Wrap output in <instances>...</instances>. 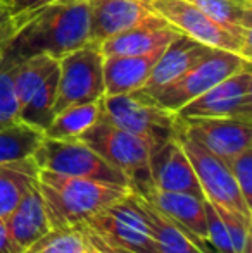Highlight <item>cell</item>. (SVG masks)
I'll use <instances>...</instances> for the list:
<instances>
[{
	"instance_id": "cell-4",
	"label": "cell",
	"mask_w": 252,
	"mask_h": 253,
	"mask_svg": "<svg viewBox=\"0 0 252 253\" xmlns=\"http://www.w3.org/2000/svg\"><path fill=\"white\" fill-rule=\"evenodd\" d=\"M145 5L161 19H164L180 35L192 38L216 50L239 53L251 60L252 33L228 28L205 16L189 0H144Z\"/></svg>"
},
{
	"instance_id": "cell-3",
	"label": "cell",
	"mask_w": 252,
	"mask_h": 253,
	"mask_svg": "<svg viewBox=\"0 0 252 253\" xmlns=\"http://www.w3.org/2000/svg\"><path fill=\"white\" fill-rule=\"evenodd\" d=\"M97 152L112 167L123 172L130 181L135 193H145L152 188L151 177V153L152 145L144 138L123 131L111 123L101 119L76 138Z\"/></svg>"
},
{
	"instance_id": "cell-29",
	"label": "cell",
	"mask_w": 252,
	"mask_h": 253,
	"mask_svg": "<svg viewBox=\"0 0 252 253\" xmlns=\"http://www.w3.org/2000/svg\"><path fill=\"white\" fill-rule=\"evenodd\" d=\"M212 207H214L216 212L219 213L226 231H228V236L233 245V250H235V253H242L244 247L251 241V238H249L251 220L242 215H239V213H235L233 210L226 209V207H223V205L212 203Z\"/></svg>"
},
{
	"instance_id": "cell-32",
	"label": "cell",
	"mask_w": 252,
	"mask_h": 253,
	"mask_svg": "<svg viewBox=\"0 0 252 253\" xmlns=\"http://www.w3.org/2000/svg\"><path fill=\"white\" fill-rule=\"evenodd\" d=\"M52 2H57V0H7L5 5L10 12V17H12L14 31L28 16H31L38 9H42V7L49 5Z\"/></svg>"
},
{
	"instance_id": "cell-21",
	"label": "cell",
	"mask_w": 252,
	"mask_h": 253,
	"mask_svg": "<svg viewBox=\"0 0 252 253\" xmlns=\"http://www.w3.org/2000/svg\"><path fill=\"white\" fill-rule=\"evenodd\" d=\"M38 170L40 169L31 157L0 164V219H5L37 184Z\"/></svg>"
},
{
	"instance_id": "cell-24",
	"label": "cell",
	"mask_w": 252,
	"mask_h": 253,
	"mask_svg": "<svg viewBox=\"0 0 252 253\" xmlns=\"http://www.w3.org/2000/svg\"><path fill=\"white\" fill-rule=\"evenodd\" d=\"M55 67H57V59L47 55V53L28 57L14 66L12 84L14 93L19 102V110Z\"/></svg>"
},
{
	"instance_id": "cell-28",
	"label": "cell",
	"mask_w": 252,
	"mask_h": 253,
	"mask_svg": "<svg viewBox=\"0 0 252 253\" xmlns=\"http://www.w3.org/2000/svg\"><path fill=\"white\" fill-rule=\"evenodd\" d=\"M14 66L16 64L0 59V129L19 121V102L12 84Z\"/></svg>"
},
{
	"instance_id": "cell-10",
	"label": "cell",
	"mask_w": 252,
	"mask_h": 253,
	"mask_svg": "<svg viewBox=\"0 0 252 253\" xmlns=\"http://www.w3.org/2000/svg\"><path fill=\"white\" fill-rule=\"evenodd\" d=\"M176 138L194 167V172L197 176L204 197L209 202L226 207L251 220L252 209L244 200L228 166L209 150H205L204 147H201L197 141L183 134L182 131H178Z\"/></svg>"
},
{
	"instance_id": "cell-18",
	"label": "cell",
	"mask_w": 252,
	"mask_h": 253,
	"mask_svg": "<svg viewBox=\"0 0 252 253\" xmlns=\"http://www.w3.org/2000/svg\"><path fill=\"white\" fill-rule=\"evenodd\" d=\"M162 50L164 48H157L140 55L104 57L105 95H125L140 90L147 83Z\"/></svg>"
},
{
	"instance_id": "cell-9",
	"label": "cell",
	"mask_w": 252,
	"mask_h": 253,
	"mask_svg": "<svg viewBox=\"0 0 252 253\" xmlns=\"http://www.w3.org/2000/svg\"><path fill=\"white\" fill-rule=\"evenodd\" d=\"M83 224L112 247L135 253H159L147 222L133 205L130 193L90 215Z\"/></svg>"
},
{
	"instance_id": "cell-19",
	"label": "cell",
	"mask_w": 252,
	"mask_h": 253,
	"mask_svg": "<svg viewBox=\"0 0 252 253\" xmlns=\"http://www.w3.org/2000/svg\"><path fill=\"white\" fill-rule=\"evenodd\" d=\"M178 35V31L173 30L166 21H155V23L142 24V26H135L131 30L112 35L99 45H101L104 57L140 55V53H149L152 50H157V48H164Z\"/></svg>"
},
{
	"instance_id": "cell-20",
	"label": "cell",
	"mask_w": 252,
	"mask_h": 253,
	"mask_svg": "<svg viewBox=\"0 0 252 253\" xmlns=\"http://www.w3.org/2000/svg\"><path fill=\"white\" fill-rule=\"evenodd\" d=\"M130 198L138 212L144 215L159 253H202L180 229L178 224L159 209H155L147 198L135 191H130Z\"/></svg>"
},
{
	"instance_id": "cell-33",
	"label": "cell",
	"mask_w": 252,
	"mask_h": 253,
	"mask_svg": "<svg viewBox=\"0 0 252 253\" xmlns=\"http://www.w3.org/2000/svg\"><path fill=\"white\" fill-rule=\"evenodd\" d=\"M81 224H83V222H81ZM83 229H85V234H87L88 241H90L92 248H95L97 252H101V253H135V252H131V250H125V248L112 247V245L105 243L102 238H99L97 234H95L88 226H85V224H83Z\"/></svg>"
},
{
	"instance_id": "cell-12",
	"label": "cell",
	"mask_w": 252,
	"mask_h": 253,
	"mask_svg": "<svg viewBox=\"0 0 252 253\" xmlns=\"http://www.w3.org/2000/svg\"><path fill=\"white\" fill-rule=\"evenodd\" d=\"M180 131L228 162L252 147V123L233 117H178Z\"/></svg>"
},
{
	"instance_id": "cell-37",
	"label": "cell",
	"mask_w": 252,
	"mask_h": 253,
	"mask_svg": "<svg viewBox=\"0 0 252 253\" xmlns=\"http://www.w3.org/2000/svg\"><path fill=\"white\" fill-rule=\"evenodd\" d=\"M0 3H7V0H0Z\"/></svg>"
},
{
	"instance_id": "cell-2",
	"label": "cell",
	"mask_w": 252,
	"mask_h": 253,
	"mask_svg": "<svg viewBox=\"0 0 252 253\" xmlns=\"http://www.w3.org/2000/svg\"><path fill=\"white\" fill-rule=\"evenodd\" d=\"M38 188L52 229L85 222L90 215L131 191L119 184L62 176L45 169L38 170Z\"/></svg>"
},
{
	"instance_id": "cell-22",
	"label": "cell",
	"mask_w": 252,
	"mask_h": 253,
	"mask_svg": "<svg viewBox=\"0 0 252 253\" xmlns=\"http://www.w3.org/2000/svg\"><path fill=\"white\" fill-rule=\"evenodd\" d=\"M99 116H101V100L71 105L55 114L44 134L54 140H76L80 134H83L97 123Z\"/></svg>"
},
{
	"instance_id": "cell-16",
	"label": "cell",
	"mask_w": 252,
	"mask_h": 253,
	"mask_svg": "<svg viewBox=\"0 0 252 253\" xmlns=\"http://www.w3.org/2000/svg\"><path fill=\"white\" fill-rule=\"evenodd\" d=\"M5 226L14 253H23L31 243L52 229L38 181L5 217Z\"/></svg>"
},
{
	"instance_id": "cell-7",
	"label": "cell",
	"mask_w": 252,
	"mask_h": 253,
	"mask_svg": "<svg viewBox=\"0 0 252 253\" xmlns=\"http://www.w3.org/2000/svg\"><path fill=\"white\" fill-rule=\"evenodd\" d=\"M59 81L54 116L71 105L99 102L105 95L104 53L99 43L83 45L57 60Z\"/></svg>"
},
{
	"instance_id": "cell-23",
	"label": "cell",
	"mask_w": 252,
	"mask_h": 253,
	"mask_svg": "<svg viewBox=\"0 0 252 253\" xmlns=\"http://www.w3.org/2000/svg\"><path fill=\"white\" fill-rule=\"evenodd\" d=\"M44 131L17 121L0 129V164L30 159L44 141Z\"/></svg>"
},
{
	"instance_id": "cell-27",
	"label": "cell",
	"mask_w": 252,
	"mask_h": 253,
	"mask_svg": "<svg viewBox=\"0 0 252 253\" xmlns=\"http://www.w3.org/2000/svg\"><path fill=\"white\" fill-rule=\"evenodd\" d=\"M216 23L252 33V0H189Z\"/></svg>"
},
{
	"instance_id": "cell-11",
	"label": "cell",
	"mask_w": 252,
	"mask_h": 253,
	"mask_svg": "<svg viewBox=\"0 0 252 253\" xmlns=\"http://www.w3.org/2000/svg\"><path fill=\"white\" fill-rule=\"evenodd\" d=\"M178 117H233L252 123V74L240 71L182 107Z\"/></svg>"
},
{
	"instance_id": "cell-17",
	"label": "cell",
	"mask_w": 252,
	"mask_h": 253,
	"mask_svg": "<svg viewBox=\"0 0 252 253\" xmlns=\"http://www.w3.org/2000/svg\"><path fill=\"white\" fill-rule=\"evenodd\" d=\"M216 48L205 47L199 42L192 40L185 35H178L171 43L164 47V50L159 55L147 83L140 88V93H149L157 88H162L164 84L171 83L178 76H182L185 71H189L192 66L201 62L202 59L212 53Z\"/></svg>"
},
{
	"instance_id": "cell-25",
	"label": "cell",
	"mask_w": 252,
	"mask_h": 253,
	"mask_svg": "<svg viewBox=\"0 0 252 253\" xmlns=\"http://www.w3.org/2000/svg\"><path fill=\"white\" fill-rule=\"evenodd\" d=\"M59 81V64L50 74L44 80V83L33 91L30 100L24 103L19 110V121L45 131L50 121L54 119V103L57 95Z\"/></svg>"
},
{
	"instance_id": "cell-26",
	"label": "cell",
	"mask_w": 252,
	"mask_h": 253,
	"mask_svg": "<svg viewBox=\"0 0 252 253\" xmlns=\"http://www.w3.org/2000/svg\"><path fill=\"white\" fill-rule=\"evenodd\" d=\"M92 245L85 234L83 224L55 227L31 243L23 253H88Z\"/></svg>"
},
{
	"instance_id": "cell-31",
	"label": "cell",
	"mask_w": 252,
	"mask_h": 253,
	"mask_svg": "<svg viewBox=\"0 0 252 253\" xmlns=\"http://www.w3.org/2000/svg\"><path fill=\"white\" fill-rule=\"evenodd\" d=\"M204 210H205V220H207V238L211 247L216 253H235L233 245L230 241L228 231L223 224L219 213L212 207V203L204 198Z\"/></svg>"
},
{
	"instance_id": "cell-15",
	"label": "cell",
	"mask_w": 252,
	"mask_h": 253,
	"mask_svg": "<svg viewBox=\"0 0 252 253\" xmlns=\"http://www.w3.org/2000/svg\"><path fill=\"white\" fill-rule=\"evenodd\" d=\"M151 177L152 186L157 190L205 198L194 172V167L187 153L183 152L178 138H173L152 150Z\"/></svg>"
},
{
	"instance_id": "cell-1",
	"label": "cell",
	"mask_w": 252,
	"mask_h": 253,
	"mask_svg": "<svg viewBox=\"0 0 252 253\" xmlns=\"http://www.w3.org/2000/svg\"><path fill=\"white\" fill-rule=\"evenodd\" d=\"M90 42L87 0H57L38 9L16 28L0 48V59L17 64L47 53L59 60Z\"/></svg>"
},
{
	"instance_id": "cell-35",
	"label": "cell",
	"mask_w": 252,
	"mask_h": 253,
	"mask_svg": "<svg viewBox=\"0 0 252 253\" xmlns=\"http://www.w3.org/2000/svg\"><path fill=\"white\" fill-rule=\"evenodd\" d=\"M0 253H14L9 240V233H7L5 219H0Z\"/></svg>"
},
{
	"instance_id": "cell-30",
	"label": "cell",
	"mask_w": 252,
	"mask_h": 253,
	"mask_svg": "<svg viewBox=\"0 0 252 253\" xmlns=\"http://www.w3.org/2000/svg\"><path fill=\"white\" fill-rule=\"evenodd\" d=\"M244 200L252 209V147L226 162Z\"/></svg>"
},
{
	"instance_id": "cell-34",
	"label": "cell",
	"mask_w": 252,
	"mask_h": 253,
	"mask_svg": "<svg viewBox=\"0 0 252 253\" xmlns=\"http://www.w3.org/2000/svg\"><path fill=\"white\" fill-rule=\"evenodd\" d=\"M12 33H14V24H12L10 12L5 3H0V48H2V45L5 43L7 38Z\"/></svg>"
},
{
	"instance_id": "cell-6",
	"label": "cell",
	"mask_w": 252,
	"mask_h": 253,
	"mask_svg": "<svg viewBox=\"0 0 252 253\" xmlns=\"http://www.w3.org/2000/svg\"><path fill=\"white\" fill-rule=\"evenodd\" d=\"M247 69H251L249 59L233 52L214 50L162 88L149 91V93H140V91H133V93L157 103L171 112H178L185 103L202 95L216 83Z\"/></svg>"
},
{
	"instance_id": "cell-8",
	"label": "cell",
	"mask_w": 252,
	"mask_h": 253,
	"mask_svg": "<svg viewBox=\"0 0 252 253\" xmlns=\"http://www.w3.org/2000/svg\"><path fill=\"white\" fill-rule=\"evenodd\" d=\"M31 159L38 169L130 188V181L125 174L80 140H54L45 136Z\"/></svg>"
},
{
	"instance_id": "cell-14",
	"label": "cell",
	"mask_w": 252,
	"mask_h": 253,
	"mask_svg": "<svg viewBox=\"0 0 252 253\" xmlns=\"http://www.w3.org/2000/svg\"><path fill=\"white\" fill-rule=\"evenodd\" d=\"M90 14V40L102 43L112 35L142 24L164 21L155 16L144 0H87Z\"/></svg>"
},
{
	"instance_id": "cell-36",
	"label": "cell",
	"mask_w": 252,
	"mask_h": 253,
	"mask_svg": "<svg viewBox=\"0 0 252 253\" xmlns=\"http://www.w3.org/2000/svg\"><path fill=\"white\" fill-rule=\"evenodd\" d=\"M88 253H101V252H97V250H95V248H92V250L88 252Z\"/></svg>"
},
{
	"instance_id": "cell-5",
	"label": "cell",
	"mask_w": 252,
	"mask_h": 253,
	"mask_svg": "<svg viewBox=\"0 0 252 253\" xmlns=\"http://www.w3.org/2000/svg\"><path fill=\"white\" fill-rule=\"evenodd\" d=\"M99 117L119 129L144 138L152 145V148L176 138L180 131L176 112L138 97L137 93L104 95L101 98Z\"/></svg>"
},
{
	"instance_id": "cell-13",
	"label": "cell",
	"mask_w": 252,
	"mask_h": 253,
	"mask_svg": "<svg viewBox=\"0 0 252 253\" xmlns=\"http://www.w3.org/2000/svg\"><path fill=\"white\" fill-rule=\"evenodd\" d=\"M145 197L155 209L175 220L178 227L190 238V241L202 253H216L207 238V220H205L204 198H197L194 195L175 193V191H162L157 188H149L145 193H138Z\"/></svg>"
}]
</instances>
